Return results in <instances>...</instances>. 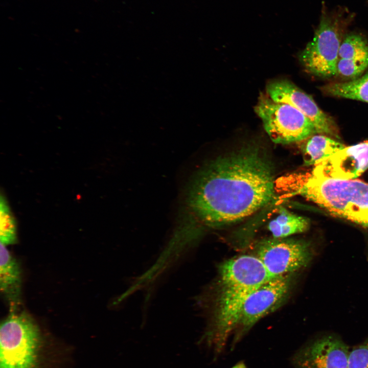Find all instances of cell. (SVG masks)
<instances>
[{"instance_id": "3957f363", "label": "cell", "mask_w": 368, "mask_h": 368, "mask_svg": "<svg viewBox=\"0 0 368 368\" xmlns=\"http://www.w3.org/2000/svg\"><path fill=\"white\" fill-rule=\"evenodd\" d=\"M275 189L301 195L331 214L368 227V183L319 177L311 172L292 173L275 180Z\"/></svg>"}, {"instance_id": "7a4b0ae2", "label": "cell", "mask_w": 368, "mask_h": 368, "mask_svg": "<svg viewBox=\"0 0 368 368\" xmlns=\"http://www.w3.org/2000/svg\"><path fill=\"white\" fill-rule=\"evenodd\" d=\"M219 272L215 313L204 339L216 354L223 350L229 336L236 330L249 295L261 284L275 278L257 256L249 255L226 260Z\"/></svg>"}, {"instance_id": "2e32d148", "label": "cell", "mask_w": 368, "mask_h": 368, "mask_svg": "<svg viewBox=\"0 0 368 368\" xmlns=\"http://www.w3.org/2000/svg\"><path fill=\"white\" fill-rule=\"evenodd\" d=\"M339 59H368V41L358 34L350 33L343 38L338 54Z\"/></svg>"}, {"instance_id": "e0dca14e", "label": "cell", "mask_w": 368, "mask_h": 368, "mask_svg": "<svg viewBox=\"0 0 368 368\" xmlns=\"http://www.w3.org/2000/svg\"><path fill=\"white\" fill-rule=\"evenodd\" d=\"M0 240L7 246L16 243L17 227L15 217L5 197L1 194L0 200Z\"/></svg>"}, {"instance_id": "9c48e42d", "label": "cell", "mask_w": 368, "mask_h": 368, "mask_svg": "<svg viewBox=\"0 0 368 368\" xmlns=\"http://www.w3.org/2000/svg\"><path fill=\"white\" fill-rule=\"evenodd\" d=\"M266 94L274 101L288 104L307 117L317 133L339 139V129L334 120L324 112L312 97L286 79L275 80L266 85Z\"/></svg>"}, {"instance_id": "277c9868", "label": "cell", "mask_w": 368, "mask_h": 368, "mask_svg": "<svg viewBox=\"0 0 368 368\" xmlns=\"http://www.w3.org/2000/svg\"><path fill=\"white\" fill-rule=\"evenodd\" d=\"M351 18L343 10L328 12L324 9L313 39L300 55L308 72L323 78L336 76L339 48Z\"/></svg>"}, {"instance_id": "ac0fdd59", "label": "cell", "mask_w": 368, "mask_h": 368, "mask_svg": "<svg viewBox=\"0 0 368 368\" xmlns=\"http://www.w3.org/2000/svg\"><path fill=\"white\" fill-rule=\"evenodd\" d=\"M367 67L368 59H339L336 67V76L353 80L359 77Z\"/></svg>"}, {"instance_id": "9a60e30c", "label": "cell", "mask_w": 368, "mask_h": 368, "mask_svg": "<svg viewBox=\"0 0 368 368\" xmlns=\"http://www.w3.org/2000/svg\"><path fill=\"white\" fill-rule=\"evenodd\" d=\"M327 96L368 103V74L342 82H331L320 87Z\"/></svg>"}, {"instance_id": "7c38bea8", "label": "cell", "mask_w": 368, "mask_h": 368, "mask_svg": "<svg viewBox=\"0 0 368 368\" xmlns=\"http://www.w3.org/2000/svg\"><path fill=\"white\" fill-rule=\"evenodd\" d=\"M0 290L9 303L11 311H16L20 303L21 272L19 266L7 246L1 243Z\"/></svg>"}, {"instance_id": "8fae6325", "label": "cell", "mask_w": 368, "mask_h": 368, "mask_svg": "<svg viewBox=\"0 0 368 368\" xmlns=\"http://www.w3.org/2000/svg\"><path fill=\"white\" fill-rule=\"evenodd\" d=\"M368 168V141L344 147L314 166L311 173L319 177L356 179Z\"/></svg>"}, {"instance_id": "5bb4252c", "label": "cell", "mask_w": 368, "mask_h": 368, "mask_svg": "<svg viewBox=\"0 0 368 368\" xmlns=\"http://www.w3.org/2000/svg\"><path fill=\"white\" fill-rule=\"evenodd\" d=\"M309 226L310 221L307 218L281 208L278 216L269 222L267 228L273 238H284L304 233L309 229Z\"/></svg>"}, {"instance_id": "30bf717a", "label": "cell", "mask_w": 368, "mask_h": 368, "mask_svg": "<svg viewBox=\"0 0 368 368\" xmlns=\"http://www.w3.org/2000/svg\"><path fill=\"white\" fill-rule=\"evenodd\" d=\"M350 351L339 337L327 335L301 348L292 359L295 368H348Z\"/></svg>"}, {"instance_id": "5b68a950", "label": "cell", "mask_w": 368, "mask_h": 368, "mask_svg": "<svg viewBox=\"0 0 368 368\" xmlns=\"http://www.w3.org/2000/svg\"><path fill=\"white\" fill-rule=\"evenodd\" d=\"M39 329L26 312L11 313L0 328V368H37Z\"/></svg>"}, {"instance_id": "6da1fadb", "label": "cell", "mask_w": 368, "mask_h": 368, "mask_svg": "<svg viewBox=\"0 0 368 368\" xmlns=\"http://www.w3.org/2000/svg\"><path fill=\"white\" fill-rule=\"evenodd\" d=\"M272 165L262 148L248 144L210 162L190 184L189 206L204 224L220 226L241 220L274 196Z\"/></svg>"}, {"instance_id": "52a82bcc", "label": "cell", "mask_w": 368, "mask_h": 368, "mask_svg": "<svg viewBox=\"0 0 368 368\" xmlns=\"http://www.w3.org/2000/svg\"><path fill=\"white\" fill-rule=\"evenodd\" d=\"M274 277L291 274L307 266L312 256L307 242L289 238L265 239L260 243L256 256Z\"/></svg>"}, {"instance_id": "d6986e66", "label": "cell", "mask_w": 368, "mask_h": 368, "mask_svg": "<svg viewBox=\"0 0 368 368\" xmlns=\"http://www.w3.org/2000/svg\"><path fill=\"white\" fill-rule=\"evenodd\" d=\"M348 368H368V337L350 351Z\"/></svg>"}, {"instance_id": "4fadbf2b", "label": "cell", "mask_w": 368, "mask_h": 368, "mask_svg": "<svg viewBox=\"0 0 368 368\" xmlns=\"http://www.w3.org/2000/svg\"><path fill=\"white\" fill-rule=\"evenodd\" d=\"M303 142L301 149L305 166H314L346 147L329 136L319 133Z\"/></svg>"}, {"instance_id": "8992f818", "label": "cell", "mask_w": 368, "mask_h": 368, "mask_svg": "<svg viewBox=\"0 0 368 368\" xmlns=\"http://www.w3.org/2000/svg\"><path fill=\"white\" fill-rule=\"evenodd\" d=\"M255 111L274 143L302 142L317 133L312 122L301 112L288 104L274 101L266 93L260 95Z\"/></svg>"}, {"instance_id": "ffe728a7", "label": "cell", "mask_w": 368, "mask_h": 368, "mask_svg": "<svg viewBox=\"0 0 368 368\" xmlns=\"http://www.w3.org/2000/svg\"><path fill=\"white\" fill-rule=\"evenodd\" d=\"M231 368H247V367L244 362H240Z\"/></svg>"}, {"instance_id": "ba28073f", "label": "cell", "mask_w": 368, "mask_h": 368, "mask_svg": "<svg viewBox=\"0 0 368 368\" xmlns=\"http://www.w3.org/2000/svg\"><path fill=\"white\" fill-rule=\"evenodd\" d=\"M291 275L273 278L261 284L252 292L243 308L237 328L238 332L234 339L235 341L261 318L282 305L290 289Z\"/></svg>"}]
</instances>
